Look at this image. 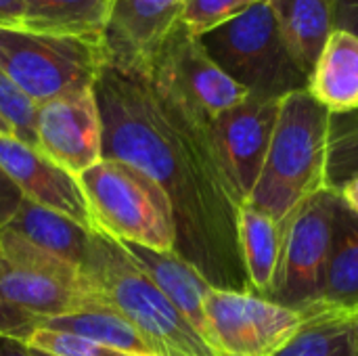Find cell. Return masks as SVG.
Returning a JSON list of instances; mask_svg holds the SVG:
<instances>
[{"mask_svg":"<svg viewBox=\"0 0 358 356\" xmlns=\"http://www.w3.org/2000/svg\"><path fill=\"white\" fill-rule=\"evenodd\" d=\"M92 92L103 159L141 170L168 195L174 252L212 287L250 292L237 237L241 201L222 166L212 120L145 65L103 61Z\"/></svg>","mask_w":358,"mask_h":356,"instance_id":"cell-1","label":"cell"},{"mask_svg":"<svg viewBox=\"0 0 358 356\" xmlns=\"http://www.w3.org/2000/svg\"><path fill=\"white\" fill-rule=\"evenodd\" d=\"M107 308L69 262L0 231V336L23 342L46 321Z\"/></svg>","mask_w":358,"mask_h":356,"instance_id":"cell-2","label":"cell"},{"mask_svg":"<svg viewBox=\"0 0 358 356\" xmlns=\"http://www.w3.org/2000/svg\"><path fill=\"white\" fill-rule=\"evenodd\" d=\"M329 111L308 90L281 99L275 130L248 206L277 222L310 195L327 187Z\"/></svg>","mask_w":358,"mask_h":356,"instance_id":"cell-3","label":"cell"},{"mask_svg":"<svg viewBox=\"0 0 358 356\" xmlns=\"http://www.w3.org/2000/svg\"><path fill=\"white\" fill-rule=\"evenodd\" d=\"M82 275L107 308L134 325L164 356H218L120 241L94 233Z\"/></svg>","mask_w":358,"mask_h":356,"instance_id":"cell-4","label":"cell"},{"mask_svg":"<svg viewBox=\"0 0 358 356\" xmlns=\"http://www.w3.org/2000/svg\"><path fill=\"white\" fill-rule=\"evenodd\" d=\"M197 38L212 61L252 97L283 99L308 88V76L294 59L266 0Z\"/></svg>","mask_w":358,"mask_h":356,"instance_id":"cell-5","label":"cell"},{"mask_svg":"<svg viewBox=\"0 0 358 356\" xmlns=\"http://www.w3.org/2000/svg\"><path fill=\"white\" fill-rule=\"evenodd\" d=\"M76 178L99 235L174 252L176 229L170 199L147 174L124 162L101 159Z\"/></svg>","mask_w":358,"mask_h":356,"instance_id":"cell-6","label":"cell"},{"mask_svg":"<svg viewBox=\"0 0 358 356\" xmlns=\"http://www.w3.org/2000/svg\"><path fill=\"white\" fill-rule=\"evenodd\" d=\"M103 61V38L0 27V67L36 105L92 90Z\"/></svg>","mask_w":358,"mask_h":356,"instance_id":"cell-7","label":"cell"},{"mask_svg":"<svg viewBox=\"0 0 358 356\" xmlns=\"http://www.w3.org/2000/svg\"><path fill=\"white\" fill-rule=\"evenodd\" d=\"M336 208L338 193L323 189L298 204L283 220L281 254L268 300L304 315L319 306Z\"/></svg>","mask_w":358,"mask_h":356,"instance_id":"cell-8","label":"cell"},{"mask_svg":"<svg viewBox=\"0 0 358 356\" xmlns=\"http://www.w3.org/2000/svg\"><path fill=\"white\" fill-rule=\"evenodd\" d=\"M210 346L218 356H277L306 315L254 292L212 287L206 298Z\"/></svg>","mask_w":358,"mask_h":356,"instance_id":"cell-9","label":"cell"},{"mask_svg":"<svg viewBox=\"0 0 358 356\" xmlns=\"http://www.w3.org/2000/svg\"><path fill=\"white\" fill-rule=\"evenodd\" d=\"M145 67L210 120L250 97L212 61L182 21L166 36Z\"/></svg>","mask_w":358,"mask_h":356,"instance_id":"cell-10","label":"cell"},{"mask_svg":"<svg viewBox=\"0 0 358 356\" xmlns=\"http://www.w3.org/2000/svg\"><path fill=\"white\" fill-rule=\"evenodd\" d=\"M36 149L71 176L103 159V128L94 92H76L38 105Z\"/></svg>","mask_w":358,"mask_h":356,"instance_id":"cell-11","label":"cell"},{"mask_svg":"<svg viewBox=\"0 0 358 356\" xmlns=\"http://www.w3.org/2000/svg\"><path fill=\"white\" fill-rule=\"evenodd\" d=\"M281 99L248 97L212 120L222 166L241 201L252 195L262 172Z\"/></svg>","mask_w":358,"mask_h":356,"instance_id":"cell-12","label":"cell"},{"mask_svg":"<svg viewBox=\"0 0 358 356\" xmlns=\"http://www.w3.org/2000/svg\"><path fill=\"white\" fill-rule=\"evenodd\" d=\"M0 166L15 180L25 199L59 212L90 233H96L78 178L59 168L44 153L21 143L17 136L0 134Z\"/></svg>","mask_w":358,"mask_h":356,"instance_id":"cell-13","label":"cell"},{"mask_svg":"<svg viewBox=\"0 0 358 356\" xmlns=\"http://www.w3.org/2000/svg\"><path fill=\"white\" fill-rule=\"evenodd\" d=\"M187 0H113L103 29L105 61L145 65L180 23Z\"/></svg>","mask_w":358,"mask_h":356,"instance_id":"cell-14","label":"cell"},{"mask_svg":"<svg viewBox=\"0 0 358 356\" xmlns=\"http://www.w3.org/2000/svg\"><path fill=\"white\" fill-rule=\"evenodd\" d=\"M122 245L128 250V254L141 264V269L151 277V281L164 292V296L176 306V311L189 321V325L210 346L206 298L212 285L176 252H157V250L143 248L136 243H122Z\"/></svg>","mask_w":358,"mask_h":356,"instance_id":"cell-15","label":"cell"},{"mask_svg":"<svg viewBox=\"0 0 358 356\" xmlns=\"http://www.w3.org/2000/svg\"><path fill=\"white\" fill-rule=\"evenodd\" d=\"M329 113L358 109V36L336 27L308 78L306 88Z\"/></svg>","mask_w":358,"mask_h":356,"instance_id":"cell-16","label":"cell"},{"mask_svg":"<svg viewBox=\"0 0 358 356\" xmlns=\"http://www.w3.org/2000/svg\"><path fill=\"white\" fill-rule=\"evenodd\" d=\"M6 229L15 231L36 248L69 262L80 273L84 271L92 252L94 233L73 222L71 218L42 208L29 199H23L19 212Z\"/></svg>","mask_w":358,"mask_h":356,"instance_id":"cell-17","label":"cell"},{"mask_svg":"<svg viewBox=\"0 0 358 356\" xmlns=\"http://www.w3.org/2000/svg\"><path fill=\"white\" fill-rule=\"evenodd\" d=\"M277 25L298 61L310 78L315 63L336 29V0H266Z\"/></svg>","mask_w":358,"mask_h":356,"instance_id":"cell-18","label":"cell"},{"mask_svg":"<svg viewBox=\"0 0 358 356\" xmlns=\"http://www.w3.org/2000/svg\"><path fill=\"white\" fill-rule=\"evenodd\" d=\"M317 308L342 311L348 315L358 311V216L344 208L340 197L334 216L331 252Z\"/></svg>","mask_w":358,"mask_h":356,"instance_id":"cell-19","label":"cell"},{"mask_svg":"<svg viewBox=\"0 0 358 356\" xmlns=\"http://www.w3.org/2000/svg\"><path fill=\"white\" fill-rule=\"evenodd\" d=\"M237 237L250 292L266 298L279 264L283 222L243 204L237 214Z\"/></svg>","mask_w":358,"mask_h":356,"instance_id":"cell-20","label":"cell"},{"mask_svg":"<svg viewBox=\"0 0 358 356\" xmlns=\"http://www.w3.org/2000/svg\"><path fill=\"white\" fill-rule=\"evenodd\" d=\"M113 0H25L23 25L34 31L103 38Z\"/></svg>","mask_w":358,"mask_h":356,"instance_id":"cell-21","label":"cell"},{"mask_svg":"<svg viewBox=\"0 0 358 356\" xmlns=\"http://www.w3.org/2000/svg\"><path fill=\"white\" fill-rule=\"evenodd\" d=\"M40 329L71 334L134 356H164L157 350V346H153L134 325H130L124 317H120L111 308L57 317L46 321Z\"/></svg>","mask_w":358,"mask_h":356,"instance_id":"cell-22","label":"cell"},{"mask_svg":"<svg viewBox=\"0 0 358 356\" xmlns=\"http://www.w3.org/2000/svg\"><path fill=\"white\" fill-rule=\"evenodd\" d=\"M277 356H355L352 315L329 308L306 313L300 332Z\"/></svg>","mask_w":358,"mask_h":356,"instance_id":"cell-23","label":"cell"},{"mask_svg":"<svg viewBox=\"0 0 358 356\" xmlns=\"http://www.w3.org/2000/svg\"><path fill=\"white\" fill-rule=\"evenodd\" d=\"M358 174V109L329 115L327 187L338 191Z\"/></svg>","mask_w":358,"mask_h":356,"instance_id":"cell-24","label":"cell"},{"mask_svg":"<svg viewBox=\"0 0 358 356\" xmlns=\"http://www.w3.org/2000/svg\"><path fill=\"white\" fill-rule=\"evenodd\" d=\"M0 115L8 122L13 128V134L36 149V115H38V105L31 103L2 71L0 67Z\"/></svg>","mask_w":358,"mask_h":356,"instance_id":"cell-25","label":"cell"},{"mask_svg":"<svg viewBox=\"0 0 358 356\" xmlns=\"http://www.w3.org/2000/svg\"><path fill=\"white\" fill-rule=\"evenodd\" d=\"M256 2L258 0H187L180 21L191 34L201 36L235 19Z\"/></svg>","mask_w":358,"mask_h":356,"instance_id":"cell-26","label":"cell"},{"mask_svg":"<svg viewBox=\"0 0 358 356\" xmlns=\"http://www.w3.org/2000/svg\"><path fill=\"white\" fill-rule=\"evenodd\" d=\"M23 344L27 348L42 350L50 356H134L71 334L48 332V329H36L23 340Z\"/></svg>","mask_w":358,"mask_h":356,"instance_id":"cell-27","label":"cell"},{"mask_svg":"<svg viewBox=\"0 0 358 356\" xmlns=\"http://www.w3.org/2000/svg\"><path fill=\"white\" fill-rule=\"evenodd\" d=\"M23 199L25 197H23L21 189L15 185V180L0 166V231L10 225V220L19 212Z\"/></svg>","mask_w":358,"mask_h":356,"instance_id":"cell-28","label":"cell"},{"mask_svg":"<svg viewBox=\"0 0 358 356\" xmlns=\"http://www.w3.org/2000/svg\"><path fill=\"white\" fill-rule=\"evenodd\" d=\"M336 27L358 36V0H336Z\"/></svg>","mask_w":358,"mask_h":356,"instance_id":"cell-29","label":"cell"},{"mask_svg":"<svg viewBox=\"0 0 358 356\" xmlns=\"http://www.w3.org/2000/svg\"><path fill=\"white\" fill-rule=\"evenodd\" d=\"M25 0H0V27H21Z\"/></svg>","mask_w":358,"mask_h":356,"instance_id":"cell-30","label":"cell"},{"mask_svg":"<svg viewBox=\"0 0 358 356\" xmlns=\"http://www.w3.org/2000/svg\"><path fill=\"white\" fill-rule=\"evenodd\" d=\"M336 193H338L340 201L344 204V208L350 210L355 216H358V174L348 178Z\"/></svg>","mask_w":358,"mask_h":356,"instance_id":"cell-31","label":"cell"},{"mask_svg":"<svg viewBox=\"0 0 358 356\" xmlns=\"http://www.w3.org/2000/svg\"><path fill=\"white\" fill-rule=\"evenodd\" d=\"M0 356H31V350L19 340L0 336Z\"/></svg>","mask_w":358,"mask_h":356,"instance_id":"cell-32","label":"cell"},{"mask_svg":"<svg viewBox=\"0 0 358 356\" xmlns=\"http://www.w3.org/2000/svg\"><path fill=\"white\" fill-rule=\"evenodd\" d=\"M352 340H355V356H358V311L352 313Z\"/></svg>","mask_w":358,"mask_h":356,"instance_id":"cell-33","label":"cell"},{"mask_svg":"<svg viewBox=\"0 0 358 356\" xmlns=\"http://www.w3.org/2000/svg\"><path fill=\"white\" fill-rule=\"evenodd\" d=\"M0 134H2V136H15V134H13V128L8 126V122H6L2 115H0Z\"/></svg>","mask_w":358,"mask_h":356,"instance_id":"cell-34","label":"cell"},{"mask_svg":"<svg viewBox=\"0 0 358 356\" xmlns=\"http://www.w3.org/2000/svg\"><path fill=\"white\" fill-rule=\"evenodd\" d=\"M31 350V356H50V355H46V353H42V350H34V348H29Z\"/></svg>","mask_w":358,"mask_h":356,"instance_id":"cell-35","label":"cell"}]
</instances>
